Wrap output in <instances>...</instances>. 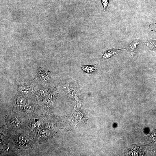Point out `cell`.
<instances>
[{"instance_id":"1","label":"cell","mask_w":156,"mask_h":156,"mask_svg":"<svg viewBox=\"0 0 156 156\" xmlns=\"http://www.w3.org/2000/svg\"><path fill=\"white\" fill-rule=\"evenodd\" d=\"M50 72L44 69L40 68L37 73L36 77L40 82L47 83L51 79Z\"/></svg>"},{"instance_id":"2","label":"cell","mask_w":156,"mask_h":156,"mask_svg":"<svg viewBox=\"0 0 156 156\" xmlns=\"http://www.w3.org/2000/svg\"><path fill=\"white\" fill-rule=\"evenodd\" d=\"M140 45V41L135 39L131 42L127 47L123 49L127 50L132 56H133L136 49Z\"/></svg>"},{"instance_id":"3","label":"cell","mask_w":156,"mask_h":156,"mask_svg":"<svg viewBox=\"0 0 156 156\" xmlns=\"http://www.w3.org/2000/svg\"><path fill=\"white\" fill-rule=\"evenodd\" d=\"M118 50L119 49L117 48H114L105 51L102 54L101 61L109 59L117 54Z\"/></svg>"},{"instance_id":"4","label":"cell","mask_w":156,"mask_h":156,"mask_svg":"<svg viewBox=\"0 0 156 156\" xmlns=\"http://www.w3.org/2000/svg\"><path fill=\"white\" fill-rule=\"evenodd\" d=\"M145 44L150 50L153 52H156V40L150 39L145 42Z\"/></svg>"},{"instance_id":"5","label":"cell","mask_w":156,"mask_h":156,"mask_svg":"<svg viewBox=\"0 0 156 156\" xmlns=\"http://www.w3.org/2000/svg\"><path fill=\"white\" fill-rule=\"evenodd\" d=\"M29 84H23L20 86L18 90L20 92L23 94H27L31 90V88Z\"/></svg>"},{"instance_id":"6","label":"cell","mask_w":156,"mask_h":156,"mask_svg":"<svg viewBox=\"0 0 156 156\" xmlns=\"http://www.w3.org/2000/svg\"><path fill=\"white\" fill-rule=\"evenodd\" d=\"M109 0H101L102 4L103 5V7L104 12L106 11L107 7L109 3Z\"/></svg>"},{"instance_id":"7","label":"cell","mask_w":156,"mask_h":156,"mask_svg":"<svg viewBox=\"0 0 156 156\" xmlns=\"http://www.w3.org/2000/svg\"><path fill=\"white\" fill-rule=\"evenodd\" d=\"M150 27L153 30L156 32V18L151 24Z\"/></svg>"},{"instance_id":"8","label":"cell","mask_w":156,"mask_h":156,"mask_svg":"<svg viewBox=\"0 0 156 156\" xmlns=\"http://www.w3.org/2000/svg\"><path fill=\"white\" fill-rule=\"evenodd\" d=\"M24 99L23 98L19 97L18 98L17 103L19 105H22L24 103Z\"/></svg>"}]
</instances>
